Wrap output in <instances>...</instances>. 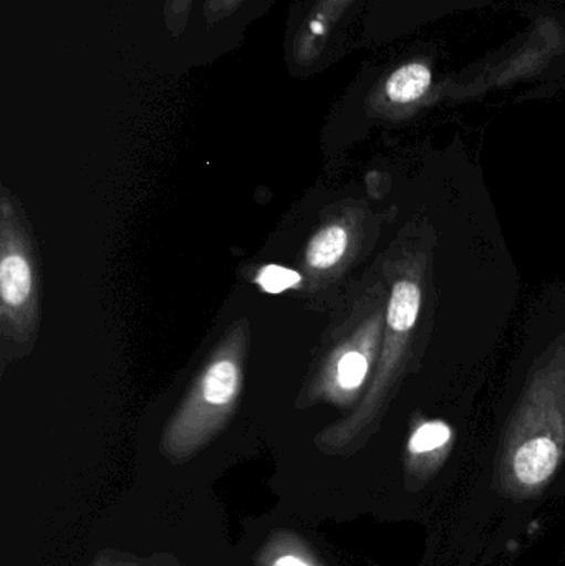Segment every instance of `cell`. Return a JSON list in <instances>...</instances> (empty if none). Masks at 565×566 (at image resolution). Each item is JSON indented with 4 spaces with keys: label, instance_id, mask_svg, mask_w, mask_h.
Returning a JSON list of instances; mask_svg holds the SVG:
<instances>
[{
    "label": "cell",
    "instance_id": "2",
    "mask_svg": "<svg viewBox=\"0 0 565 566\" xmlns=\"http://www.w3.org/2000/svg\"><path fill=\"white\" fill-rule=\"evenodd\" d=\"M33 274L29 259L19 249H9L0 261V298L3 313H17L32 296Z\"/></svg>",
    "mask_w": 565,
    "mask_h": 566
},
{
    "label": "cell",
    "instance_id": "3",
    "mask_svg": "<svg viewBox=\"0 0 565 566\" xmlns=\"http://www.w3.org/2000/svg\"><path fill=\"white\" fill-rule=\"evenodd\" d=\"M559 455V448L553 439L546 436L530 439L514 455V474L520 482L530 488L543 484L556 472Z\"/></svg>",
    "mask_w": 565,
    "mask_h": 566
},
{
    "label": "cell",
    "instance_id": "8",
    "mask_svg": "<svg viewBox=\"0 0 565 566\" xmlns=\"http://www.w3.org/2000/svg\"><path fill=\"white\" fill-rule=\"evenodd\" d=\"M302 277L299 272L292 269L281 268V265H265L255 275V283L271 295H279L289 289L301 286Z\"/></svg>",
    "mask_w": 565,
    "mask_h": 566
},
{
    "label": "cell",
    "instance_id": "7",
    "mask_svg": "<svg viewBox=\"0 0 565 566\" xmlns=\"http://www.w3.org/2000/svg\"><path fill=\"white\" fill-rule=\"evenodd\" d=\"M451 438L450 426L441 421L427 422L420 426L408 442V449L414 454H425V452L435 451L443 448Z\"/></svg>",
    "mask_w": 565,
    "mask_h": 566
},
{
    "label": "cell",
    "instance_id": "1",
    "mask_svg": "<svg viewBox=\"0 0 565 566\" xmlns=\"http://www.w3.org/2000/svg\"><path fill=\"white\" fill-rule=\"evenodd\" d=\"M241 363L236 353H222L202 371L185 411L179 416L181 428H196L209 419L224 415L241 392Z\"/></svg>",
    "mask_w": 565,
    "mask_h": 566
},
{
    "label": "cell",
    "instance_id": "11",
    "mask_svg": "<svg viewBox=\"0 0 565 566\" xmlns=\"http://www.w3.org/2000/svg\"><path fill=\"white\" fill-rule=\"evenodd\" d=\"M241 0H208L206 3V17L209 23H215L221 17L228 15Z\"/></svg>",
    "mask_w": 565,
    "mask_h": 566
},
{
    "label": "cell",
    "instance_id": "4",
    "mask_svg": "<svg viewBox=\"0 0 565 566\" xmlns=\"http://www.w3.org/2000/svg\"><path fill=\"white\" fill-rule=\"evenodd\" d=\"M433 85V70L423 60L398 66L385 82V95L397 105H410L427 95Z\"/></svg>",
    "mask_w": 565,
    "mask_h": 566
},
{
    "label": "cell",
    "instance_id": "12",
    "mask_svg": "<svg viewBox=\"0 0 565 566\" xmlns=\"http://www.w3.org/2000/svg\"><path fill=\"white\" fill-rule=\"evenodd\" d=\"M274 566H311L308 564H305L304 560H301V558L294 557V555H284V557L279 558V560H275Z\"/></svg>",
    "mask_w": 565,
    "mask_h": 566
},
{
    "label": "cell",
    "instance_id": "6",
    "mask_svg": "<svg viewBox=\"0 0 565 566\" xmlns=\"http://www.w3.org/2000/svg\"><path fill=\"white\" fill-rule=\"evenodd\" d=\"M421 292L417 283L401 281L395 283L388 303V325L398 333L408 332L417 323L420 313Z\"/></svg>",
    "mask_w": 565,
    "mask_h": 566
},
{
    "label": "cell",
    "instance_id": "9",
    "mask_svg": "<svg viewBox=\"0 0 565 566\" xmlns=\"http://www.w3.org/2000/svg\"><path fill=\"white\" fill-rule=\"evenodd\" d=\"M368 371V359L364 353L348 352L338 359L337 382L341 388L352 391L364 382Z\"/></svg>",
    "mask_w": 565,
    "mask_h": 566
},
{
    "label": "cell",
    "instance_id": "10",
    "mask_svg": "<svg viewBox=\"0 0 565 566\" xmlns=\"http://www.w3.org/2000/svg\"><path fill=\"white\" fill-rule=\"evenodd\" d=\"M192 0H166V23L175 35H179L188 23Z\"/></svg>",
    "mask_w": 565,
    "mask_h": 566
},
{
    "label": "cell",
    "instance_id": "5",
    "mask_svg": "<svg viewBox=\"0 0 565 566\" xmlns=\"http://www.w3.org/2000/svg\"><path fill=\"white\" fill-rule=\"evenodd\" d=\"M348 249V232L342 226H327L308 242L305 261L314 271H328L337 265Z\"/></svg>",
    "mask_w": 565,
    "mask_h": 566
}]
</instances>
